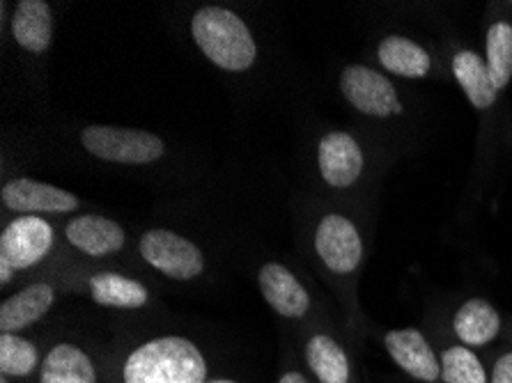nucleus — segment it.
<instances>
[{"label": "nucleus", "mask_w": 512, "mask_h": 383, "mask_svg": "<svg viewBox=\"0 0 512 383\" xmlns=\"http://www.w3.org/2000/svg\"><path fill=\"white\" fill-rule=\"evenodd\" d=\"M340 90L356 111L370 117H395L405 111L389 78L366 65H349L340 74Z\"/></svg>", "instance_id": "39448f33"}, {"label": "nucleus", "mask_w": 512, "mask_h": 383, "mask_svg": "<svg viewBox=\"0 0 512 383\" xmlns=\"http://www.w3.org/2000/svg\"><path fill=\"white\" fill-rule=\"evenodd\" d=\"M42 356L33 340L19 333H0V374L7 379H28L40 372Z\"/></svg>", "instance_id": "412c9836"}, {"label": "nucleus", "mask_w": 512, "mask_h": 383, "mask_svg": "<svg viewBox=\"0 0 512 383\" xmlns=\"http://www.w3.org/2000/svg\"><path fill=\"white\" fill-rule=\"evenodd\" d=\"M81 145L88 154L120 166H147L166 152L164 140L145 129L92 124L81 131Z\"/></svg>", "instance_id": "7ed1b4c3"}, {"label": "nucleus", "mask_w": 512, "mask_h": 383, "mask_svg": "<svg viewBox=\"0 0 512 383\" xmlns=\"http://www.w3.org/2000/svg\"><path fill=\"white\" fill-rule=\"evenodd\" d=\"M453 333L464 347H487L501 333L499 310L485 299L464 301L453 317Z\"/></svg>", "instance_id": "dca6fc26"}, {"label": "nucleus", "mask_w": 512, "mask_h": 383, "mask_svg": "<svg viewBox=\"0 0 512 383\" xmlns=\"http://www.w3.org/2000/svg\"><path fill=\"white\" fill-rule=\"evenodd\" d=\"M53 303L56 289L49 283H33L14 296H7L0 306V333H19L30 328L53 308Z\"/></svg>", "instance_id": "4468645a"}, {"label": "nucleus", "mask_w": 512, "mask_h": 383, "mask_svg": "<svg viewBox=\"0 0 512 383\" xmlns=\"http://www.w3.org/2000/svg\"><path fill=\"white\" fill-rule=\"evenodd\" d=\"M0 383H10V379H7V377H3V374H0Z\"/></svg>", "instance_id": "bb28decb"}, {"label": "nucleus", "mask_w": 512, "mask_h": 383, "mask_svg": "<svg viewBox=\"0 0 512 383\" xmlns=\"http://www.w3.org/2000/svg\"><path fill=\"white\" fill-rule=\"evenodd\" d=\"M90 296L99 306L120 310H138L150 301V292L143 283L111 271L90 278Z\"/></svg>", "instance_id": "aec40b11"}, {"label": "nucleus", "mask_w": 512, "mask_h": 383, "mask_svg": "<svg viewBox=\"0 0 512 383\" xmlns=\"http://www.w3.org/2000/svg\"><path fill=\"white\" fill-rule=\"evenodd\" d=\"M485 62L496 90H506L512 81V23L496 21L487 30Z\"/></svg>", "instance_id": "4be33fe9"}, {"label": "nucleus", "mask_w": 512, "mask_h": 383, "mask_svg": "<svg viewBox=\"0 0 512 383\" xmlns=\"http://www.w3.org/2000/svg\"><path fill=\"white\" fill-rule=\"evenodd\" d=\"M441 383H490V372L476 356V351L457 345H448L439 354Z\"/></svg>", "instance_id": "5701e85b"}, {"label": "nucleus", "mask_w": 512, "mask_h": 383, "mask_svg": "<svg viewBox=\"0 0 512 383\" xmlns=\"http://www.w3.org/2000/svg\"><path fill=\"white\" fill-rule=\"evenodd\" d=\"M120 374L122 383H207L209 365L193 340L159 335L131 349Z\"/></svg>", "instance_id": "f257e3e1"}, {"label": "nucleus", "mask_w": 512, "mask_h": 383, "mask_svg": "<svg viewBox=\"0 0 512 383\" xmlns=\"http://www.w3.org/2000/svg\"><path fill=\"white\" fill-rule=\"evenodd\" d=\"M377 58L384 69L402 78H425L432 69L430 53L402 35L384 37L377 46Z\"/></svg>", "instance_id": "6ab92c4d"}, {"label": "nucleus", "mask_w": 512, "mask_h": 383, "mask_svg": "<svg viewBox=\"0 0 512 383\" xmlns=\"http://www.w3.org/2000/svg\"><path fill=\"white\" fill-rule=\"evenodd\" d=\"M315 250L327 269L347 276L359 269L363 260V241L356 225L343 214H327L317 225Z\"/></svg>", "instance_id": "423d86ee"}, {"label": "nucleus", "mask_w": 512, "mask_h": 383, "mask_svg": "<svg viewBox=\"0 0 512 383\" xmlns=\"http://www.w3.org/2000/svg\"><path fill=\"white\" fill-rule=\"evenodd\" d=\"M65 237L69 239V244L90 257L118 253L124 246V239H127L120 223L97 214H83L76 216L74 221H69L65 228Z\"/></svg>", "instance_id": "ddd939ff"}, {"label": "nucleus", "mask_w": 512, "mask_h": 383, "mask_svg": "<svg viewBox=\"0 0 512 383\" xmlns=\"http://www.w3.org/2000/svg\"><path fill=\"white\" fill-rule=\"evenodd\" d=\"M143 260L175 280L198 278L205 271V257L193 241L170 230H150L141 239Z\"/></svg>", "instance_id": "20e7f679"}, {"label": "nucleus", "mask_w": 512, "mask_h": 383, "mask_svg": "<svg viewBox=\"0 0 512 383\" xmlns=\"http://www.w3.org/2000/svg\"><path fill=\"white\" fill-rule=\"evenodd\" d=\"M278 383H310L306 374H301L299 370H285L281 374V379H278Z\"/></svg>", "instance_id": "393cba45"}, {"label": "nucleus", "mask_w": 512, "mask_h": 383, "mask_svg": "<svg viewBox=\"0 0 512 383\" xmlns=\"http://www.w3.org/2000/svg\"><path fill=\"white\" fill-rule=\"evenodd\" d=\"M453 76L476 111H487V108L494 106L499 90L494 88L485 58H480L476 51L455 53Z\"/></svg>", "instance_id": "a211bd4d"}, {"label": "nucleus", "mask_w": 512, "mask_h": 383, "mask_svg": "<svg viewBox=\"0 0 512 383\" xmlns=\"http://www.w3.org/2000/svg\"><path fill=\"white\" fill-rule=\"evenodd\" d=\"M12 37L23 51L35 56L49 51L53 39L51 7L44 0H21L12 17Z\"/></svg>", "instance_id": "f3484780"}, {"label": "nucleus", "mask_w": 512, "mask_h": 383, "mask_svg": "<svg viewBox=\"0 0 512 383\" xmlns=\"http://www.w3.org/2000/svg\"><path fill=\"white\" fill-rule=\"evenodd\" d=\"M191 35L207 60L226 72H246L258 58L251 30L226 7L198 10L191 19Z\"/></svg>", "instance_id": "f03ea898"}, {"label": "nucleus", "mask_w": 512, "mask_h": 383, "mask_svg": "<svg viewBox=\"0 0 512 383\" xmlns=\"http://www.w3.org/2000/svg\"><path fill=\"white\" fill-rule=\"evenodd\" d=\"M0 200L7 209L19 211L23 216L65 214L79 209V198L74 193L30 177L10 179L0 191Z\"/></svg>", "instance_id": "1a4fd4ad"}, {"label": "nucleus", "mask_w": 512, "mask_h": 383, "mask_svg": "<svg viewBox=\"0 0 512 383\" xmlns=\"http://www.w3.org/2000/svg\"><path fill=\"white\" fill-rule=\"evenodd\" d=\"M317 166L324 182L333 189H349L363 173V152L345 131H331L322 136L317 147Z\"/></svg>", "instance_id": "9d476101"}, {"label": "nucleus", "mask_w": 512, "mask_h": 383, "mask_svg": "<svg viewBox=\"0 0 512 383\" xmlns=\"http://www.w3.org/2000/svg\"><path fill=\"white\" fill-rule=\"evenodd\" d=\"M304 361L317 383H354L347 349L329 333L310 335L304 347Z\"/></svg>", "instance_id": "2eb2a0df"}, {"label": "nucleus", "mask_w": 512, "mask_h": 383, "mask_svg": "<svg viewBox=\"0 0 512 383\" xmlns=\"http://www.w3.org/2000/svg\"><path fill=\"white\" fill-rule=\"evenodd\" d=\"M53 228L42 216H19L7 225L0 237V257L14 269H30L42 262L53 248Z\"/></svg>", "instance_id": "0eeeda50"}, {"label": "nucleus", "mask_w": 512, "mask_h": 383, "mask_svg": "<svg viewBox=\"0 0 512 383\" xmlns=\"http://www.w3.org/2000/svg\"><path fill=\"white\" fill-rule=\"evenodd\" d=\"M37 383H99L92 356L76 342H58L46 351Z\"/></svg>", "instance_id": "f8f14e48"}, {"label": "nucleus", "mask_w": 512, "mask_h": 383, "mask_svg": "<svg viewBox=\"0 0 512 383\" xmlns=\"http://www.w3.org/2000/svg\"><path fill=\"white\" fill-rule=\"evenodd\" d=\"M490 383H512V351L496 356L490 370Z\"/></svg>", "instance_id": "b1692460"}, {"label": "nucleus", "mask_w": 512, "mask_h": 383, "mask_svg": "<svg viewBox=\"0 0 512 383\" xmlns=\"http://www.w3.org/2000/svg\"><path fill=\"white\" fill-rule=\"evenodd\" d=\"M384 349L391 361L418 383L441 381L439 354L418 328H393L384 333Z\"/></svg>", "instance_id": "6e6552de"}, {"label": "nucleus", "mask_w": 512, "mask_h": 383, "mask_svg": "<svg viewBox=\"0 0 512 383\" xmlns=\"http://www.w3.org/2000/svg\"><path fill=\"white\" fill-rule=\"evenodd\" d=\"M14 273H17V269H14L12 264L5 260V257H0V283L3 285L10 283V280L14 278Z\"/></svg>", "instance_id": "a878e982"}, {"label": "nucleus", "mask_w": 512, "mask_h": 383, "mask_svg": "<svg viewBox=\"0 0 512 383\" xmlns=\"http://www.w3.org/2000/svg\"><path fill=\"white\" fill-rule=\"evenodd\" d=\"M219 383H226V381H219Z\"/></svg>", "instance_id": "cd10ccee"}, {"label": "nucleus", "mask_w": 512, "mask_h": 383, "mask_svg": "<svg viewBox=\"0 0 512 383\" xmlns=\"http://www.w3.org/2000/svg\"><path fill=\"white\" fill-rule=\"evenodd\" d=\"M258 283L267 306L271 310H276L281 317L301 319L308 315L310 296L304 285L297 280V276H294L290 269H285L283 264H265V267L260 269Z\"/></svg>", "instance_id": "9b49d317"}]
</instances>
